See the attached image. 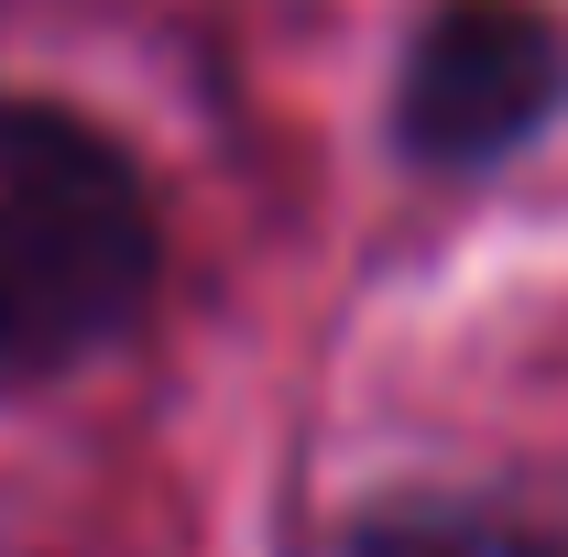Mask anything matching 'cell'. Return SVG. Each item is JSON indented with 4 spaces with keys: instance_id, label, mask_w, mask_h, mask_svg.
Returning a JSON list of instances; mask_svg holds the SVG:
<instances>
[{
    "instance_id": "6da1fadb",
    "label": "cell",
    "mask_w": 568,
    "mask_h": 557,
    "mask_svg": "<svg viewBox=\"0 0 568 557\" xmlns=\"http://www.w3.org/2000/svg\"><path fill=\"white\" fill-rule=\"evenodd\" d=\"M153 186L99 121L0 99V383L77 372L153 306Z\"/></svg>"
},
{
    "instance_id": "7a4b0ae2",
    "label": "cell",
    "mask_w": 568,
    "mask_h": 557,
    "mask_svg": "<svg viewBox=\"0 0 568 557\" xmlns=\"http://www.w3.org/2000/svg\"><path fill=\"white\" fill-rule=\"evenodd\" d=\"M568 110V33L536 0H437L405 44V153L416 164H503Z\"/></svg>"
},
{
    "instance_id": "3957f363",
    "label": "cell",
    "mask_w": 568,
    "mask_h": 557,
    "mask_svg": "<svg viewBox=\"0 0 568 557\" xmlns=\"http://www.w3.org/2000/svg\"><path fill=\"white\" fill-rule=\"evenodd\" d=\"M339 557H568V547L503 525V514H470V503H405V514L351 525V547H339Z\"/></svg>"
}]
</instances>
